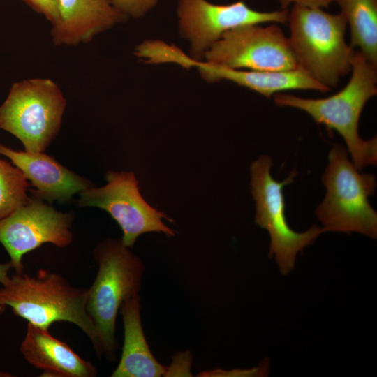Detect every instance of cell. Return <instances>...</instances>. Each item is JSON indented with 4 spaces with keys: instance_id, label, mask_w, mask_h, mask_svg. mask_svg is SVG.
<instances>
[{
    "instance_id": "cell-1",
    "label": "cell",
    "mask_w": 377,
    "mask_h": 377,
    "mask_svg": "<svg viewBox=\"0 0 377 377\" xmlns=\"http://www.w3.org/2000/svg\"><path fill=\"white\" fill-rule=\"evenodd\" d=\"M351 71L348 84L327 98H304L281 92L273 96L276 105L302 110L329 131H337L346 143L354 165L361 170L377 163L376 137L364 140L358 132L362 111L367 102L377 94V66L360 51L355 50Z\"/></svg>"
},
{
    "instance_id": "cell-2",
    "label": "cell",
    "mask_w": 377,
    "mask_h": 377,
    "mask_svg": "<svg viewBox=\"0 0 377 377\" xmlns=\"http://www.w3.org/2000/svg\"><path fill=\"white\" fill-rule=\"evenodd\" d=\"M87 289L72 286L60 274L40 270L36 276L16 273L0 288V304L29 323L48 330L55 322L78 326L90 339L97 355L102 351L86 308Z\"/></svg>"
},
{
    "instance_id": "cell-3",
    "label": "cell",
    "mask_w": 377,
    "mask_h": 377,
    "mask_svg": "<svg viewBox=\"0 0 377 377\" xmlns=\"http://www.w3.org/2000/svg\"><path fill=\"white\" fill-rule=\"evenodd\" d=\"M98 265L95 279L87 289L86 308L98 334L102 355L117 357L116 320L122 303L139 295L145 265L121 239L109 238L94 249Z\"/></svg>"
},
{
    "instance_id": "cell-4",
    "label": "cell",
    "mask_w": 377,
    "mask_h": 377,
    "mask_svg": "<svg viewBox=\"0 0 377 377\" xmlns=\"http://www.w3.org/2000/svg\"><path fill=\"white\" fill-rule=\"evenodd\" d=\"M288 22L298 68L323 86L336 87L351 71L355 51L345 40L348 24L343 15L294 4Z\"/></svg>"
},
{
    "instance_id": "cell-5",
    "label": "cell",
    "mask_w": 377,
    "mask_h": 377,
    "mask_svg": "<svg viewBox=\"0 0 377 377\" xmlns=\"http://www.w3.org/2000/svg\"><path fill=\"white\" fill-rule=\"evenodd\" d=\"M322 182L326 194L316 214L325 232H355L376 239L377 214L369 202L375 193V176L360 173L346 149L336 144L329 152Z\"/></svg>"
},
{
    "instance_id": "cell-6",
    "label": "cell",
    "mask_w": 377,
    "mask_h": 377,
    "mask_svg": "<svg viewBox=\"0 0 377 377\" xmlns=\"http://www.w3.org/2000/svg\"><path fill=\"white\" fill-rule=\"evenodd\" d=\"M66 106L51 79L15 82L0 105V128L20 140L26 151L43 152L59 131Z\"/></svg>"
},
{
    "instance_id": "cell-7",
    "label": "cell",
    "mask_w": 377,
    "mask_h": 377,
    "mask_svg": "<svg viewBox=\"0 0 377 377\" xmlns=\"http://www.w3.org/2000/svg\"><path fill=\"white\" fill-rule=\"evenodd\" d=\"M272 158L261 155L250 166L251 190L256 203L255 222L270 235L269 256H274L280 272L289 274L295 267L298 253L314 242L325 229L312 225L306 231L297 232L288 226L283 188L291 183L295 170L283 182L275 180L270 172Z\"/></svg>"
},
{
    "instance_id": "cell-8",
    "label": "cell",
    "mask_w": 377,
    "mask_h": 377,
    "mask_svg": "<svg viewBox=\"0 0 377 377\" xmlns=\"http://www.w3.org/2000/svg\"><path fill=\"white\" fill-rule=\"evenodd\" d=\"M105 177V186H92L79 193L78 205L106 211L120 226L121 239L125 246L133 247L138 237L147 232L175 236V231L163 221L172 220L146 202L133 172L108 171Z\"/></svg>"
},
{
    "instance_id": "cell-9",
    "label": "cell",
    "mask_w": 377,
    "mask_h": 377,
    "mask_svg": "<svg viewBox=\"0 0 377 377\" xmlns=\"http://www.w3.org/2000/svg\"><path fill=\"white\" fill-rule=\"evenodd\" d=\"M233 28L205 54V61L231 68L283 71L298 68L289 39L276 24Z\"/></svg>"
},
{
    "instance_id": "cell-10",
    "label": "cell",
    "mask_w": 377,
    "mask_h": 377,
    "mask_svg": "<svg viewBox=\"0 0 377 377\" xmlns=\"http://www.w3.org/2000/svg\"><path fill=\"white\" fill-rule=\"evenodd\" d=\"M177 15L179 31L190 42L192 59L201 61L226 31L246 24L286 23L288 10L261 12L242 1L217 5L206 0H179Z\"/></svg>"
},
{
    "instance_id": "cell-11",
    "label": "cell",
    "mask_w": 377,
    "mask_h": 377,
    "mask_svg": "<svg viewBox=\"0 0 377 377\" xmlns=\"http://www.w3.org/2000/svg\"><path fill=\"white\" fill-rule=\"evenodd\" d=\"M74 215L63 213L33 196L8 216L0 220V242L10 258L16 273L23 272L22 257L45 243L68 246Z\"/></svg>"
},
{
    "instance_id": "cell-12",
    "label": "cell",
    "mask_w": 377,
    "mask_h": 377,
    "mask_svg": "<svg viewBox=\"0 0 377 377\" xmlns=\"http://www.w3.org/2000/svg\"><path fill=\"white\" fill-rule=\"evenodd\" d=\"M175 63L186 68L196 67L200 75L207 82L231 81L268 98L286 90L311 89L322 93L331 90L300 68L283 71L236 69L195 60L182 51L176 57Z\"/></svg>"
},
{
    "instance_id": "cell-13",
    "label": "cell",
    "mask_w": 377,
    "mask_h": 377,
    "mask_svg": "<svg viewBox=\"0 0 377 377\" xmlns=\"http://www.w3.org/2000/svg\"><path fill=\"white\" fill-rule=\"evenodd\" d=\"M0 154L8 157L36 188L34 195L49 202L64 203L94 186L43 152L15 151L0 143Z\"/></svg>"
},
{
    "instance_id": "cell-14",
    "label": "cell",
    "mask_w": 377,
    "mask_h": 377,
    "mask_svg": "<svg viewBox=\"0 0 377 377\" xmlns=\"http://www.w3.org/2000/svg\"><path fill=\"white\" fill-rule=\"evenodd\" d=\"M57 3L59 20L50 30L56 45L87 43L128 19L109 0H57Z\"/></svg>"
},
{
    "instance_id": "cell-15",
    "label": "cell",
    "mask_w": 377,
    "mask_h": 377,
    "mask_svg": "<svg viewBox=\"0 0 377 377\" xmlns=\"http://www.w3.org/2000/svg\"><path fill=\"white\" fill-rule=\"evenodd\" d=\"M20 350L30 364L43 371V376L94 377L97 375L96 368L66 343L52 337L48 330L29 323Z\"/></svg>"
},
{
    "instance_id": "cell-16",
    "label": "cell",
    "mask_w": 377,
    "mask_h": 377,
    "mask_svg": "<svg viewBox=\"0 0 377 377\" xmlns=\"http://www.w3.org/2000/svg\"><path fill=\"white\" fill-rule=\"evenodd\" d=\"M139 295L126 300L120 307L124 339L120 361L112 377H160L167 367L152 355L142 329Z\"/></svg>"
},
{
    "instance_id": "cell-17",
    "label": "cell",
    "mask_w": 377,
    "mask_h": 377,
    "mask_svg": "<svg viewBox=\"0 0 377 377\" xmlns=\"http://www.w3.org/2000/svg\"><path fill=\"white\" fill-rule=\"evenodd\" d=\"M350 30V46L377 66V0H336Z\"/></svg>"
},
{
    "instance_id": "cell-18",
    "label": "cell",
    "mask_w": 377,
    "mask_h": 377,
    "mask_svg": "<svg viewBox=\"0 0 377 377\" xmlns=\"http://www.w3.org/2000/svg\"><path fill=\"white\" fill-rule=\"evenodd\" d=\"M28 186L22 172L0 158V220L29 201Z\"/></svg>"
},
{
    "instance_id": "cell-19",
    "label": "cell",
    "mask_w": 377,
    "mask_h": 377,
    "mask_svg": "<svg viewBox=\"0 0 377 377\" xmlns=\"http://www.w3.org/2000/svg\"><path fill=\"white\" fill-rule=\"evenodd\" d=\"M111 4L127 17L139 18L155 6L158 0H109Z\"/></svg>"
},
{
    "instance_id": "cell-20",
    "label": "cell",
    "mask_w": 377,
    "mask_h": 377,
    "mask_svg": "<svg viewBox=\"0 0 377 377\" xmlns=\"http://www.w3.org/2000/svg\"><path fill=\"white\" fill-rule=\"evenodd\" d=\"M31 9L43 15L51 24H55L59 20L57 0H21Z\"/></svg>"
},
{
    "instance_id": "cell-21",
    "label": "cell",
    "mask_w": 377,
    "mask_h": 377,
    "mask_svg": "<svg viewBox=\"0 0 377 377\" xmlns=\"http://www.w3.org/2000/svg\"><path fill=\"white\" fill-rule=\"evenodd\" d=\"M281 9H288L291 3L310 8L328 7L336 0H279Z\"/></svg>"
},
{
    "instance_id": "cell-22",
    "label": "cell",
    "mask_w": 377,
    "mask_h": 377,
    "mask_svg": "<svg viewBox=\"0 0 377 377\" xmlns=\"http://www.w3.org/2000/svg\"><path fill=\"white\" fill-rule=\"evenodd\" d=\"M12 268L10 262L7 263H0V283L2 286L6 285L10 280L8 272Z\"/></svg>"
},
{
    "instance_id": "cell-23",
    "label": "cell",
    "mask_w": 377,
    "mask_h": 377,
    "mask_svg": "<svg viewBox=\"0 0 377 377\" xmlns=\"http://www.w3.org/2000/svg\"><path fill=\"white\" fill-rule=\"evenodd\" d=\"M6 306L0 304V315L3 314L6 310Z\"/></svg>"
},
{
    "instance_id": "cell-24",
    "label": "cell",
    "mask_w": 377,
    "mask_h": 377,
    "mask_svg": "<svg viewBox=\"0 0 377 377\" xmlns=\"http://www.w3.org/2000/svg\"><path fill=\"white\" fill-rule=\"evenodd\" d=\"M141 44H142V43H141ZM141 44H140V45H141ZM140 46H139V47H140ZM138 55H139V48H138ZM139 57H140V55H139Z\"/></svg>"
}]
</instances>
